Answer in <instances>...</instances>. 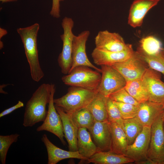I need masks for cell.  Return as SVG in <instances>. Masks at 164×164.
<instances>
[{"label":"cell","mask_w":164,"mask_h":164,"mask_svg":"<svg viewBox=\"0 0 164 164\" xmlns=\"http://www.w3.org/2000/svg\"><path fill=\"white\" fill-rule=\"evenodd\" d=\"M52 84H41L27 102L24 115L23 125L32 127L43 122L47 115L46 106L50 99Z\"/></svg>","instance_id":"obj_1"},{"label":"cell","mask_w":164,"mask_h":164,"mask_svg":"<svg viewBox=\"0 0 164 164\" xmlns=\"http://www.w3.org/2000/svg\"><path fill=\"white\" fill-rule=\"evenodd\" d=\"M39 26L36 23L17 29L23 45L31 78L36 82L40 80L44 75L39 63L37 48V39Z\"/></svg>","instance_id":"obj_2"},{"label":"cell","mask_w":164,"mask_h":164,"mask_svg":"<svg viewBox=\"0 0 164 164\" xmlns=\"http://www.w3.org/2000/svg\"><path fill=\"white\" fill-rule=\"evenodd\" d=\"M98 93L97 91L71 86L66 94L60 98L54 99L53 101L55 105L70 115L87 107Z\"/></svg>","instance_id":"obj_3"},{"label":"cell","mask_w":164,"mask_h":164,"mask_svg":"<svg viewBox=\"0 0 164 164\" xmlns=\"http://www.w3.org/2000/svg\"><path fill=\"white\" fill-rule=\"evenodd\" d=\"M91 68L84 66L76 67L62 77V80L67 85L97 91L101 75Z\"/></svg>","instance_id":"obj_4"},{"label":"cell","mask_w":164,"mask_h":164,"mask_svg":"<svg viewBox=\"0 0 164 164\" xmlns=\"http://www.w3.org/2000/svg\"><path fill=\"white\" fill-rule=\"evenodd\" d=\"M74 25V21L70 18L65 17L62 20L63 32L60 36L63 42V48L57 60L62 73L66 75L70 72L72 64L73 44L75 35L72 29Z\"/></svg>","instance_id":"obj_5"},{"label":"cell","mask_w":164,"mask_h":164,"mask_svg":"<svg viewBox=\"0 0 164 164\" xmlns=\"http://www.w3.org/2000/svg\"><path fill=\"white\" fill-rule=\"evenodd\" d=\"M112 66L123 76L126 82L141 79L148 68V65L137 51L125 60Z\"/></svg>","instance_id":"obj_6"},{"label":"cell","mask_w":164,"mask_h":164,"mask_svg":"<svg viewBox=\"0 0 164 164\" xmlns=\"http://www.w3.org/2000/svg\"><path fill=\"white\" fill-rule=\"evenodd\" d=\"M162 114L151 126L150 140L147 157L154 164H162L164 162V121Z\"/></svg>","instance_id":"obj_7"},{"label":"cell","mask_w":164,"mask_h":164,"mask_svg":"<svg viewBox=\"0 0 164 164\" xmlns=\"http://www.w3.org/2000/svg\"><path fill=\"white\" fill-rule=\"evenodd\" d=\"M101 77L98 92L106 97L124 88L127 82L121 74L110 65L101 66Z\"/></svg>","instance_id":"obj_8"},{"label":"cell","mask_w":164,"mask_h":164,"mask_svg":"<svg viewBox=\"0 0 164 164\" xmlns=\"http://www.w3.org/2000/svg\"><path fill=\"white\" fill-rule=\"evenodd\" d=\"M55 90V85L52 84L51 95L47 115L43 124L37 128L36 131L38 132L46 131L51 133L57 137L62 144L65 145L66 143L64 139V136L62 121L56 109L53 101Z\"/></svg>","instance_id":"obj_9"},{"label":"cell","mask_w":164,"mask_h":164,"mask_svg":"<svg viewBox=\"0 0 164 164\" xmlns=\"http://www.w3.org/2000/svg\"><path fill=\"white\" fill-rule=\"evenodd\" d=\"M151 127L143 126L141 132L132 144L128 145L125 154L137 164H145L150 140Z\"/></svg>","instance_id":"obj_10"},{"label":"cell","mask_w":164,"mask_h":164,"mask_svg":"<svg viewBox=\"0 0 164 164\" xmlns=\"http://www.w3.org/2000/svg\"><path fill=\"white\" fill-rule=\"evenodd\" d=\"M90 34L89 30H86L77 36L74 35L73 44L72 64L70 72L76 67L84 66L90 67L101 73V69L92 64L87 55L86 45Z\"/></svg>","instance_id":"obj_11"},{"label":"cell","mask_w":164,"mask_h":164,"mask_svg":"<svg viewBox=\"0 0 164 164\" xmlns=\"http://www.w3.org/2000/svg\"><path fill=\"white\" fill-rule=\"evenodd\" d=\"M95 48L99 50L112 52H120L125 50L129 44L125 43L118 33L107 30L100 31L94 38Z\"/></svg>","instance_id":"obj_12"},{"label":"cell","mask_w":164,"mask_h":164,"mask_svg":"<svg viewBox=\"0 0 164 164\" xmlns=\"http://www.w3.org/2000/svg\"><path fill=\"white\" fill-rule=\"evenodd\" d=\"M160 73L148 67L142 79L149 91V101L164 104V82Z\"/></svg>","instance_id":"obj_13"},{"label":"cell","mask_w":164,"mask_h":164,"mask_svg":"<svg viewBox=\"0 0 164 164\" xmlns=\"http://www.w3.org/2000/svg\"><path fill=\"white\" fill-rule=\"evenodd\" d=\"M88 130L98 151H110L111 134L110 123L108 121H95L92 127Z\"/></svg>","instance_id":"obj_14"},{"label":"cell","mask_w":164,"mask_h":164,"mask_svg":"<svg viewBox=\"0 0 164 164\" xmlns=\"http://www.w3.org/2000/svg\"><path fill=\"white\" fill-rule=\"evenodd\" d=\"M134 52L132 45H130L125 50L120 52L103 51L95 48L91 53V56L95 64L98 65H110L127 60Z\"/></svg>","instance_id":"obj_15"},{"label":"cell","mask_w":164,"mask_h":164,"mask_svg":"<svg viewBox=\"0 0 164 164\" xmlns=\"http://www.w3.org/2000/svg\"><path fill=\"white\" fill-rule=\"evenodd\" d=\"M161 0H135L130 8L128 23L133 28L141 26L144 18L151 8Z\"/></svg>","instance_id":"obj_16"},{"label":"cell","mask_w":164,"mask_h":164,"mask_svg":"<svg viewBox=\"0 0 164 164\" xmlns=\"http://www.w3.org/2000/svg\"><path fill=\"white\" fill-rule=\"evenodd\" d=\"M163 104L149 101L140 103L135 117L143 126L151 127L162 114Z\"/></svg>","instance_id":"obj_17"},{"label":"cell","mask_w":164,"mask_h":164,"mask_svg":"<svg viewBox=\"0 0 164 164\" xmlns=\"http://www.w3.org/2000/svg\"><path fill=\"white\" fill-rule=\"evenodd\" d=\"M41 140L44 144L48 154V164H56L63 160L70 158L87 161V159L78 151H66L59 148L53 144L46 134L43 135Z\"/></svg>","instance_id":"obj_18"},{"label":"cell","mask_w":164,"mask_h":164,"mask_svg":"<svg viewBox=\"0 0 164 164\" xmlns=\"http://www.w3.org/2000/svg\"><path fill=\"white\" fill-rule=\"evenodd\" d=\"M55 107L61 118L64 137L68 143L69 150L77 151L78 128L73 122L70 114L64 112L60 107L56 105Z\"/></svg>","instance_id":"obj_19"},{"label":"cell","mask_w":164,"mask_h":164,"mask_svg":"<svg viewBox=\"0 0 164 164\" xmlns=\"http://www.w3.org/2000/svg\"><path fill=\"white\" fill-rule=\"evenodd\" d=\"M87 130L85 128H79L77 140V151L87 160L98 151L90 132Z\"/></svg>","instance_id":"obj_20"},{"label":"cell","mask_w":164,"mask_h":164,"mask_svg":"<svg viewBox=\"0 0 164 164\" xmlns=\"http://www.w3.org/2000/svg\"><path fill=\"white\" fill-rule=\"evenodd\" d=\"M110 123L111 134L110 151L125 155L128 145L125 133L122 128L118 124L112 122Z\"/></svg>","instance_id":"obj_21"},{"label":"cell","mask_w":164,"mask_h":164,"mask_svg":"<svg viewBox=\"0 0 164 164\" xmlns=\"http://www.w3.org/2000/svg\"><path fill=\"white\" fill-rule=\"evenodd\" d=\"M86 161L95 164H123L134 162L124 155L118 154L110 151H98Z\"/></svg>","instance_id":"obj_22"},{"label":"cell","mask_w":164,"mask_h":164,"mask_svg":"<svg viewBox=\"0 0 164 164\" xmlns=\"http://www.w3.org/2000/svg\"><path fill=\"white\" fill-rule=\"evenodd\" d=\"M108 97L98 92L87 106V108L92 114L95 121H108L107 110Z\"/></svg>","instance_id":"obj_23"},{"label":"cell","mask_w":164,"mask_h":164,"mask_svg":"<svg viewBox=\"0 0 164 164\" xmlns=\"http://www.w3.org/2000/svg\"><path fill=\"white\" fill-rule=\"evenodd\" d=\"M124 88L139 103L149 100V91L142 79L127 82Z\"/></svg>","instance_id":"obj_24"},{"label":"cell","mask_w":164,"mask_h":164,"mask_svg":"<svg viewBox=\"0 0 164 164\" xmlns=\"http://www.w3.org/2000/svg\"><path fill=\"white\" fill-rule=\"evenodd\" d=\"M122 128L125 134L128 145L133 143L142 130L143 126L135 117L124 119Z\"/></svg>","instance_id":"obj_25"},{"label":"cell","mask_w":164,"mask_h":164,"mask_svg":"<svg viewBox=\"0 0 164 164\" xmlns=\"http://www.w3.org/2000/svg\"><path fill=\"white\" fill-rule=\"evenodd\" d=\"M161 41L153 36H149L142 38L139 42L138 50L148 55H152L161 52L162 49Z\"/></svg>","instance_id":"obj_26"},{"label":"cell","mask_w":164,"mask_h":164,"mask_svg":"<svg viewBox=\"0 0 164 164\" xmlns=\"http://www.w3.org/2000/svg\"><path fill=\"white\" fill-rule=\"evenodd\" d=\"M70 115L78 128H85L89 130L95 121L92 114L87 107L82 109Z\"/></svg>","instance_id":"obj_27"},{"label":"cell","mask_w":164,"mask_h":164,"mask_svg":"<svg viewBox=\"0 0 164 164\" xmlns=\"http://www.w3.org/2000/svg\"><path fill=\"white\" fill-rule=\"evenodd\" d=\"M150 68L164 75V55L162 51L154 55H148L141 51H137Z\"/></svg>","instance_id":"obj_28"},{"label":"cell","mask_w":164,"mask_h":164,"mask_svg":"<svg viewBox=\"0 0 164 164\" xmlns=\"http://www.w3.org/2000/svg\"><path fill=\"white\" fill-rule=\"evenodd\" d=\"M20 135L18 133L6 135H0V161L2 164H5L7 154L11 145L16 142Z\"/></svg>","instance_id":"obj_29"},{"label":"cell","mask_w":164,"mask_h":164,"mask_svg":"<svg viewBox=\"0 0 164 164\" xmlns=\"http://www.w3.org/2000/svg\"><path fill=\"white\" fill-rule=\"evenodd\" d=\"M107 110L108 121L110 122L117 123L122 127L124 119L121 112L114 101L108 97L107 101Z\"/></svg>","instance_id":"obj_30"},{"label":"cell","mask_w":164,"mask_h":164,"mask_svg":"<svg viewBox=\"0 0 164 164\" xmlns=\"http://www.w3.org/2000/svg\"><path fill=\"white\" fill-rule=\"evenodd\" d=\"M108 97L115 102L130 104L136 106H138L140 104L124 87L111 94Z\"/></svg>","instance_id":"obj_31"},{"label":"cell","mask_w":164,"mask_h":164,"mask_svg":"<svg viewBox=\"0 0 164 164\" xmlns=\"http://www.w3.org/2000/svg\"><path fill=\"white\" fill-rule=\"evenodd\" d=\"M114 102L119 110L123 119L133 118L136 117L138 106L128 103Z\"/></svg>","instance_id":"obj_32"},{"label":"cell","mask_w":164,"mask_h":164,"mask_svg":"<svg viewBox=\"0 0 164 164\" xmlns=\"http://www.w3.org/2000/svg\"><path fill=\"white\" fill-rule=\"evenodd\" d=\"M60 2L59 0H52V7L50 14L56 18H59L60 16Z\"/></svg>","instance_id":"obj_33"},{"label":"cell","mask_w":164,"mask_h":164,"mask_svg":"<svg viewBox=\"0 0 164 164\" xmlns=\"http://www.w3.org/2000/svg\"><path fill=\"white\" fill-rule=\"evenodd\" d=\"M24 104L23 103L20 101H19L18 103L15 105L6 109L2 111L0 113V118L7 115L12 113L15 110L20 108L23 107Z\"/></svg>","instance_id":"obj_34"},{"label":"cell","mask_w":164,"mask_h":164,"mask_svg":"<svg viewBox=\"0 0 164 164\" xmlns=\"http://www.w3.org/2000/svg\"><path fill=\"white\" fill-rule=\"evenodd\" d=\"M8 32L5 29L2 28H0V39L4 36Z\"/></svg>","instance_id":"obj_35"},{"label":"cell","mask_w":164,"mask_h":164,"mask_svg":"<svg viewBox=\"0 0 164 164\" xmlns=\"http://www.w3.org/2000/svg\"><path fill=\"white\" fill-rule=\"evenodd\" d=\"M17 0H0L2 3L16 1Z\"/></svg>","instance_id":"obj_36"},{"label":"cell","mask_w":164,"mask_h":164,"mask_svg":"<svg viewBox=\"0 0 164 164\" xmlns=\"http://www.w3.org/2000/svg\"><path fill=\"white\" fill-rule=\"evenodd\" d=\"M4 46V44L3 42L1 40H0V50L2 49Z\"/></svg>","instance_id":"obj_37"},{"label":"cell","mask_w":164,"mask_h":164,"mask_svg":"<svg viewBox=\"0 0 164 164\" xmlns=\"http://www.w3.org/2000/svg\"><path fill=\"white\" fill-rule=\"evenodd\" d=\"M162 118L164 122V103L163 104V111L162 114Z\"/></svg>","instance_id":"obj_38"},{"label":"cell","mask_w":164,"mask_h":164,"mask_svg":"<svg viewBox=\"0 0 164 164\" xmlns=\"http://www.w3.org/2000/svg\"><path fill=\"white\" fill-rule=\"evenodd\" d=\"M162 54L164 55V48H163L162 50Z\"/></svg>","instance_id":"obj_39"},{"label":"cell","mask_w":164,"mask_h":164,"mask_svg":"<svg viewBox=\"0 0 164 164\" xmlns=\"http://www.w3.org/2000/svg\"><path fill=\"white\" fill-rule=\"evenodd\" d=\"M163 130H164V122L163 124Z\"/></svg>","instance_id":"obj_40"},{"label":"cell","mask_w":164,"mask_h":164,"mask_svg":"<svg viewBox=\"0 0 164 164\" xmlns=\"http://www.w3.org/2000/svg\"><path fill=\"white\" fill-rule=\"evenodd\" d=\"M60 0V1H63L64 0Z\"/></svg>","instance_id":"obj_41"},{"label":"cell","mask_w":164,"mask_h":164,"mask_svg":"<svg viewBox=\"0 0 164 164\" xmlns=\"http://www.w3.org/2000/svg\"><path fill=\"white\" fill-rule=\"evenodd\" d=\"M162 164H164V162L162 163Z\"/></svg>","instance_id":"obj_42"}]
</instances>
